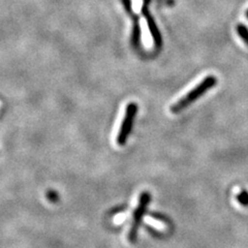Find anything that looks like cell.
Segmentation results:
<instances>
[{
	"label": "cell",
	"mask_w": 248,
	"mask_h": 248,
	"mask_svg": "<svg viewBox=\"0 0 248 248\" xmlns=\"http://www.w3.org/2000/svg\"><path fill=\"white\" fill-rule=\"evenodd\" d=\"M138 112V106L135 103H130L126 107L125 115H124V118L122 121V124L119 129V134L117 137V143L120 146L125 145L127 138L130 135V131L133 129L134 126V121L137 116Z\"/></svg>",
	"instance_id": "3"
},
{
	"label": "cell",
	"mask_w": 248,
	"mask_h": 248,
	"mask_svg": "<svg viewBox=\"0 0 248 248\" xmlns=\"http://www.w3.org/2000/svg\"><path fill=\"white\" fill-rule=\"evenodd\" d=\"M140 38H141V29H140L138 24H135L133 29V36H131V41H133L134 46H138L140 44Z\"/></svg>",
	"instance_id": "6"
},
{
	"label": "cell",
	"mask_w": 248,
	"mask_h": 248,
	"mask_svg": "<svg viewBox=\"0 0 248 248\" xmlns=\"http://www.w3.org/2000/svg\"><path fill=\"white\" fill-rule=\"evenodd\" d=\"M143 14L145 16V18L147 20V23H148V27H149V30L151 32V35L153 37V41H154V44H155V46H156L157 49H159L161 46V35L159 33V30L156 26V24H155V22L153 20V18L151 17V15L148 11V7H147V5L145 4L144 7H143Z\"/></svg>",
	"instance_id": "4"
},
{
	"label": "cell",
	"mask_w": 248,
	"mask_h": 248,
	"mask_svg": "<svg viewBox=\"0 0 248 248\" xmlns=\"http://www.w3.org/2000/svg\"><path fill=\"white\" fill-rule=\"evenodd\" d=\"M46 198H48V200L50 202H53V203H55V202L58 201V193L53 191V190H50L48 191V193H46Z\"/></svg>",
	"instance_id": "8"
},
{
	"label": "cell",
	"mask_w": 248,
	"mask_h": 248,
	"mask_svg": "<svg viewBox=\"0 0 248 248\" xmlns=\"http://www.w3.org/2000/svg\"><path fill=\"white\" fill-rule=\"evenodd\" d=\"M237 201L244 207L248 206V191L242 190L238 193Z\"/></svg>",
	"instance_id": "7"
},
{
	"label": "cell",
	"mask_w": 248,
	"mask_h": 248,
	"mask_svg": "<svg viewBox=\"0 0 248 248\" xmlns=\"http://www.w3.org/2000/svg\"><path fill=\"white\" fill-rule=\"evenodd\" d=\"M150 201H151V196L149 192L144 191L141 193V196H140V199H139V204L133 215V223H131V227L128 232V240L130 243H136L137 241L139 228L141 226L142 219L147 210V207H148L150 203Z\"/></svg>",
	"instance_id": "2"
},
{
	"label": "cell",
	"mask_w": 248,
	"mask_h": 248,
	"mask_svg": "<svg viewBox=\"0 0 248 248\" xmlns=\"http://www.w3.org/2000/svg\"><path fill=\"white\" fill-rule=\"evenodd\" d=\"M246 16H247V19H248V11H247V13H246Z\"/></svg>",
	"instance_id": "10"
},
{
	"label": "cell",
	"mask_w": 248,
	"mask_h": 248,
	"mask_svg": "<svg viewBox=\"0 0 248 248\" xmlns=\"http://www.w3.org/2000/svg\"><path fill=\"white\" fill-rule=\"evenodd\" d=\"M152 217H154V218H156V219H159V220H162V221H166V222H168L169 220H168V218L166 216H164V215H160V214H155V213H152V215H151Z\"/></svg>",
	"instance_id": "9"
},
{
	"label": "cell",
	"mask_w": 248,
	"mask_h": 248,
	"mask_svg": "<svg viewBox=\"0 0 248 248\" xmlns=\"http://www.w3.org/2000/svg\"><path fill=\"white\" fill-rule=\"evenodd\" d=\"M237 32L239 36L242 38L243 42L248 46V29L243 24H238L237 26Z\"/></svg>",
	"instance_id": "5"
},
{
	"label": "cell",
	"mask_w": 248,
	"mask_h": 248,
	"mask_svg": "<svg viewBox=\"0 0 248 248\" xmlns=\"http://www.w3.org/2000/svg\"><path fill=\"white\" fill-rule=\"evenodd\" d=\"M216 83H217V79L214 76L206 77L205 79L199 85H197L195 88H192L188 93H186L183 97H181L179 100H178L175 105L170 107V112L176 114L185 110V108L189 105L195 103L198 98L203 96L208 90L213 88L216 85Z\"/></svg>",
	"instance_id": "1"
}]
</instances>
